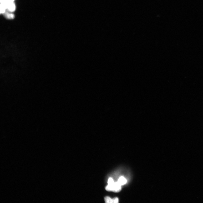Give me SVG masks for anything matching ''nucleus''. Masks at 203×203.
<instances>
[{"label": "nucleus", "mask_w": 203, "mask_h": 203, "mask_svg": "<svg viewBox=\"0 0 203 203\" xmlns=\"http://www.w3.org/2000/svg\"><path fill=\"white\" fill-rule=\"evenodd\" d=\"M121 186L117 182L111 185H108L105 187V189L108 191H112L114 192L118 193L121 190Z\"/></svg>", "instance_id": "f257e3e1"}, {"label": "nucleus", "mask_w": 203, "mask_h": 203, "mask_svg": "<svg viewBox=\"0 0 203 203\" xmlns=\"http://www.w3.org/2000/svg\"><path fill=\"white\" fill-rule=\"evenodd\" d=\"M104 201L106 203H118L119 202V199L118 197L112 199L109 196L105 197L104 198Z\"/></svg>", "instance_id": "f03ea898"}, {"label": "nucleus", "mask_w": 203, "mask_h": 203, "mask_svg": "<svg viewBox=\"0 0 203 203\" xmlns=\"http://www.w3.org/2000/svg\"><path fill=\"white\" fill-rule=\"evenodd\" d=\"M7 9L10 12L14 11L16 9V6L13 2H10L7 3L6 5Z\"/></svg>", "instance_id": "7ed1b4c3"}, {"label": "nucleus", "mask_w": 203, "mask_h": 203, "mask_svg": "<svg viewBox=\"0 0 203 203\" xmlns=\"http://www.w3.org/2000/svg\"><path fill=\"white\" fill-rule=\"evenodd\" d=\"M117 182L119 184L122 186L126 184L127 182V180L125 178L123 177H121L118 179V181Z\"/></svg>", "instance_id": "20e7f679"}, {"label": "nucleus", "mask_w": 203, "mask_h": 203, "mask_svg": "<svg viewBox=\"0 0 203 203\" xmlns=\"http://www.w3.org/2000/svg\"><path fill=\"white\" fill-rule=\"evenodd\" d=\"M3 14H4L5 17L8 19H12L14 18V15L13 14L8 12L5 13Z\"/></svg>", "instance_id": "39448f33"}, {"label": "nucleus", "mask_w": 203, "mask_h": 203, "mask_svg": "<svg viewBox=\"0 0 203 203\" xmlns=\"http://www.w3.org/2000/svg\"><path fill=\"white\" fill-rule=\"evenodd\" d=\"M115 182L114 179L112 178H109L108 179V185H111Z\"/></svg>", "instance_id": "423d86ee"}, {"label": "nucleus", "mask_w": 203, "mask_h": 203, "mask_svg": "<svg viewBox=\"0 0 203 203\" xmlns=\"http://www.w3.org/2000/svg\"><path fill=\"white\" fill-rule=\"evenodd\" d=\"M14 0H9V1L11 2H13Z\"/></svg>", "instance_id": "0eeeda50"}]
</instances>
